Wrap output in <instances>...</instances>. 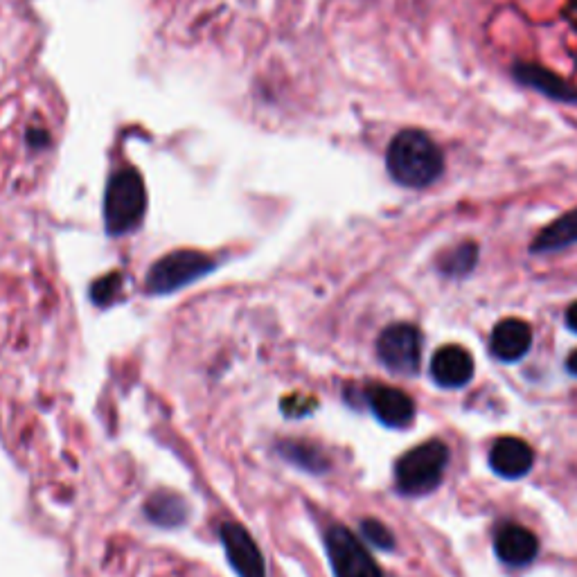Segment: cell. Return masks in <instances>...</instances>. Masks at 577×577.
<instances>
[{
    "label": "cell",
    "instance_id": "6da1fadb",
    "mask_svg": "<svg viewBox=\"0 0 577 577\" xmlns=\"http://www.w3.org/2000/svg\"><path fill=\"white\" fill-rule=\"evenodd\" d=\"M386 167L395 183L422 190L440 179L445 170V154L424 131L404 129L388 145Z\"/></svg>",
    "mask_w": 577,
    "mask_h": 577
},
{
    "label": "cell",
    "instance_id": "7a4b0ae2",
    "mask_svg": "<svg viewBox=\"0 0 577 577\" xmlns=\"http://www.w3.org/2000/svg\"><path fill=\"white\" fill-rule=\"evenodd\" d=\"M147 212V190L138 170L124 167L111 176L104 197V226L113 237L136 230Z\"/></svg>",
    "mask_w": 577,
    "mask_h": 577
},
{
    "label": "cell",
    "instance_id": "3957f363",
    "mask_svg": "<svg viewBox=\"0 0 577 577\" xmlns=\"http://www.w3.org/2000/svg\"><path fill=\"white\" fill-rule=\"evenodd\" d=\"M449 463V449L445 442L429 440L415 447L397 460L395 478L399 492L420 496L438 487Z\"/></svg>",
    "mask_w": 577,
    "mask_h": 577
},
{
    "label": "cell",
    "instance_id": "277c9868",
    "mask_svg": "<svg viewBox=\"0 0 577 577\" xmlns=\"http://www.w3.org/2000/svg\"><path fill=\"white\" fill-rule=\"evenodd\" d=\"M215 269V260L199 251H174L158 260L147 273L145 287L149 294H174L188 284L197 282Z\"/></svg>",
    "mask_w": 577,
    "mask_h": 577
},
{
    "label": "cell",
    "instance_id": "5b68a950",
    "mask_svg": "<svg viewBox=\"0 0 577 577\" xmlns=\"http://www.w3.org/2000/svg\"><path fill=\"white\" fill-rule=\"evenodd\" d=\"M325 548L334 577H384L375 559L348 528L332 526L327 530Z\"/></svg>",
    "mask_w": 577,
    "mask_h": 577
},
{
    "label": "cell",
    "instance_id": "8992f818",
    "mask_svg": "<svg viewBox=\"0 0 577 577\" xmlns=\"http://www.w3.org/2000/svg\"><path fill=\"white\" fill-rule=\"evenodd\" d=\"M379 361L397 375H415L422 357V334L417 327L397 323L386 327L377 341Z\"/></svg>",
    "mask_w": 577,
    "mask_h": 577
},
{
    "label": "cell",
    "instance_id": "52a82bcc",
    "mask_svg": "<svg viewBox=\"0 0 577 577\" xmlns=\"http://www.w3.org/2000/svg\"><path fill=\"white\" fill-rule=\"evenodd\" d=\"M221 546L237 577H266V566L260 548L248 532L237 523H221L219 526Z\"/></svg>",
    "mask_w": 577,
    "mask_h": 577
},
{
    "label": "cell",
    "instance_id": "ba28073f",
    "mask_svg": "<svg viewBox=\"0 0 577 577\" xmlns=\"http://www.w3.org/2000/svg\"><path fill=\"white\" fill-rule=\"evenodd\" d=\"M431 377L442 388H463L474 377V359L463 345H445L431 361Z\"/></svg>",
    "mask_w": 577,
    "mask_h": 577
},
{
    "label": "cell",
    "instance_id": "9c48e42d",
    "mask_svg": "<svg viewBox=\"0 0 577 577\" xmlns=\"http://www.w3.org/2000/svg\"><path fill=\"white\" fill-rule=\"evenodd\" d=\"M368 404L377 420L386 426H393V429H402V426L411 424L415 415L413 399L399 388L372 386L368 390Z\"/></svg>",
    "mask_w": 577,
    "mask_h": 577
},
{
    "label": "cell",
    "instance_id": "30bf717a",
    "mask_svg": "<svg viewBox=\"0 0 577 577\" xmlns=\"http://www.w3.org/2000/svg\"><path fill=\"white\" fill-rule=\"evenodd\" d=\"M532 463H535V451L526 440L501 438L494 442L490 451L492 469L499 476L510 478V481L526 476L532 469Z\"/></svg>",
    "mask_w": 577,
    "mask_h": 577
},
{
    "label": "cell",
    "instance_id": "8fae6325",
    "mask_svg": "<svg viewBox=\"0 0 577 577\" xmlns=\"http://www.w3.org/2000/svg\"><path fill=\"white\" fill-rule=\"evenodd\" d=\"M494 550L501 562L508 566H526L539 553V541L528 528L510 523L496 532Z\"/></svg>",
    "mask_w": 577,
    "mask_h": 577
},
{
    "label": "cell",
    "instance_id": "7c38bea8",
    "mask_svg": "<svg viewBox=\"0 0 577 577\" xmlns=\"http://www.w3.org/2000/svg\"><path fill=\"white\" fill-rule=\"evenodd\" d=\"M512 75L523 86L535 88V91L550 97V100L568 102V104L577 102V88L573 84H568L566 79L557 77L555 73H550V70L544 68V66H539V64H517V66L512 68Z\"/></svg>",
    "mask_w": 577,
    "mask_h": 577
},
{
    "label": "cell",
    "instance_id": "4fadbf2b",
    "mask_svg": "<svg viewBox=\"0 0 577 577\" xmlns=\"http://www.w3.org/2000/svg\"><path fill=\"white\" fill-rule=\"evenodd\" d=\"M492 354L501 361H519L528 354L532 345V330L526 321L505 318L492 332Z\"/></svg>",
    "mask_w": 577,
    "mask_h": 577
},
{
    "label": "cell",
    "instance_id": "5bb4252c",
    "mask_svg": "<svg viewBox=\"0 0 577 577\" xmlns=\"http://www.w3.org/2000/svg\"><path fill=\"white\" fill-rule=\"evenodd\" d=\"M577 244V208L546 226L530 244L532 253H553Z\"/></svg>",
    "mask_w": 577,
    "mask_h": 577
},
{
    "label": "cell",
    "instance_id": "9a60e30c",
    "mask_svg": "<svg viewBox=\"0 0 577 577\" xmlns=\"http://www.w3.org/2000/svg\"><path fill=\"white\" fill-rule=\"evenodd\" d=\"M145 512L149 521H154L156 526L161 528L183 526L185 519H188V505H185L181 496L170 492H158L149 496Z\"/></svg>",
    "mask_w": 577,
    "mask_h": 577
},
{
    "label": "cell",
    "instance_id": "2e32d148",
    "mask_svg": "<svg viewBox=\"0 0 577 577\" xmlns=\"http://www.w3.org/2000/svg\"><path fill=\"white\" fill-rule=\"evenodd\" d=\"M278 451L289 463L298 465L309 474H323L327 469V458L314 445H307V442L284 440L282 445H278Z\"/></svg>",
    "mask_w": 577,
    "mask_h": 577
},
{
    "label": "cell",
    "instance_id": "e0dca14e",
    "mask_svg": "<svg viewBox=\"0 0 577 577\" xmlns=\"http://www.w3.org/2000/svg\"><path fill=\"white\" fill-rule=\"evenodd\" d=\"M478 262V246L474 242H463L456 248H451L438 260L440 271L451 278H463L474 269Z\"/></svg>",
    "mask_w": 577,
    "mask_h": 577
},
{
    "label": "cell",
    "instance_id": "ac0fdd59",
    "mask_svg": "<svg viewBox=\"0 0 577 577\" xmlns=\"http://www.w3.org/2000/svg\"><path fill=\"white\" fill-rule=\"evenodd\" d=\"M120 289H122V275H120V273L106 275V278L97 280V282L93 284V289H91L93 303L100 305V307H106V305L115 303V300H118Z\"/></svg>",
    "mask_w": 577,
    "mask_h": 577
},
{
    "label": "cell",
    "instance_id": "d6986e66",
    "mask_svg": "<svg viewBox=\"0 0 577 577\" xmlns=\"http://www.w3.org/2000/svg\"><path fill=\"white\" fill-rule=\"evenodd\" d=\"M361 535L379 550H393L395 548L393 532H390L384 523L377 521V519H363L361 521Z\"/></svg>",
    "mask_w": 577,
    "mask_h": 577
},
{
    "label": "cell",
    "instance_id": "ffe728a7",
    "mask_svg": "<svg viewBox=\"0 0 577 577\" xmlns=\"http://www.w3.org/2000/svg\"><path fill=\"white\" fill-rule=\"evenodd\" d=\"M28 140H30L32 147H46L48 133H46V131H39V129H32V131L28 133Z\"/></svg>",
    "mask_w": 577,
    "mask_h": 577
},
{
    "label": "cell",
    "instance_id": "44dd1931",
    "mask_svg": "<svg viewBox=\"0 0 577 577\" xmlns=\"http://www.w3.org/2000/svg\"><path fill=\"white\" fill-rule=\"evenodd\" d=\"M566 325H568V330H573L577 334V303H573L571 307H568Z\"/></svg>",
    "mask_w": 577,
    "mask_h": 577
},
{
    "label": "cell",
    "instance_id": "7402d4cb",
    "mask_svg": "<svg viewBox=\"0 0 577 577\" xmlns=\"http://www.w3.org/2000/svg\"><path fill=\"white\" fill-rule=\"evenodd\" d=\"M566 368L573 377H577V350L571 352V357H568V361H566Z\"/></svg>",
    "mask_w": 577,
    "mask_h": 577
}]
</instances>
